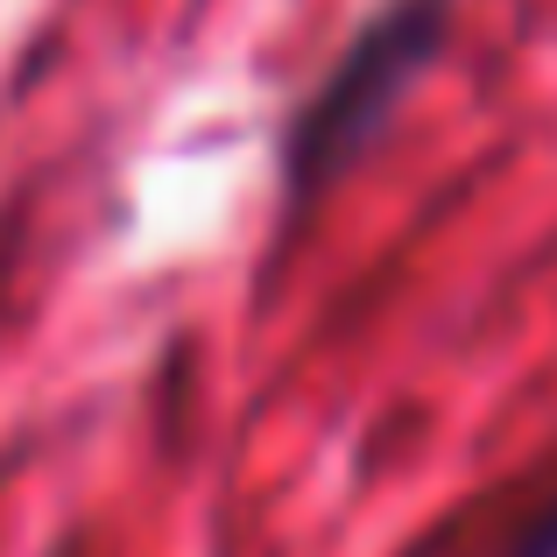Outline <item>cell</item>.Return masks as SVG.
Listing matches in <instances>:
<instances>
[{
    "mask_svg": "<svg viewBox=\"0 0 557 557\" xmlns=\"http://www.w3.org/2000/svg\"><path fill=\"white\" fill-rule=\"evenodd\" d=\"M451 28V0H381L368 22L354 28L332 71L318 78V92L297 107V121L283 127V184L289 205H304L311 190L339 184L360 156L374 149V135L395 121L403 92L437 64Z\"/></svg>",
    "mask_w": 557,
    "mask_h": 557,
    "instance_id": "6da1fadb",
    "label": "cell"
},
{
    "mask_svg": "<svg viewBox=\"0 0 557 557\" xmlns=\"http://www.w3.org/2000/svg\"><path fill=\"white\" fill-rule=\"evenodd\" d=\"M480 557H557V466L544 494H530L522 508H502V536H487Z\"/></svg>",
    "mask_w": 557,
    "mask_h": 557,
    "instance_id": "7a4b0ae2",
    "label": "cell"
}]
</instances>
